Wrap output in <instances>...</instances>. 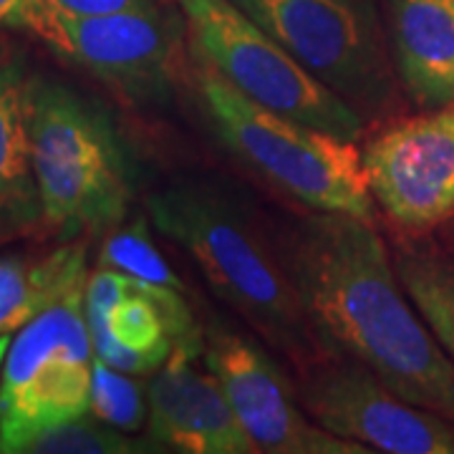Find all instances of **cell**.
Listing matches in <instances>:
<instances>
[{"label": "cell", "mask_w": 454, "mask_h": 454, "mask_svg": "<svg viewBox=\"0 0 454 454\" xmlns=\"http://www.w3.org/2000/svg\"><path fill=\"white\" fill-rule=\"evenodd\" d=\"M41 13V0H0V31H33Z\"/></svg>", "instance_id": "22"}, {"label": "cell", "mask_w": 454, "mask_h": 454, "mask_svg": "<svg viewBox=\"0 0 454 454\" xmlns=\"http://www.w3.org/2000/svg\"><path fill=\"white\" fill-rule=\"evenodd\" d=\"M160 0H41V13L51 16H71V18H89V16H106V13H119V11H131V8H145L154 5Z\"/></svg>", "instance_id": "21"}, {"label": "cell", "mask_w": 454, "mask_h": 454, "mask_svg": "<svg viewBox=\"0 0 454 454\" xmlns=\"http://www.w3.org/2000/svg\"><path fill=\"white\" fill-rule=\"evenodd\" d=\"M149 223L152 220L146 217H137L129 225L116 227L101 245V258H98L101 268H114L137 280L184 291L177 273L169 268L157 243L152 240Z\"/></svg>", "instance_id": "19"}, {"label": "cell", "mask_w": 454, "mask_h": 454, "mask_svg": "<svg viewBox=\"0 0 454 454\" xmlns=\"http://www.w3.org/2000/svg\"><path fill=\"white\" fill-rule=\"evenodd\" d=\"M31 164L41 212L66 235L104 232L129 212L137 169L98 104L53 79L28 82Z\"/></svg>", "instance_id": "3"}, {"label": "cell", "mask_w": 454, "mask_h": 454, "mask_svg": "<svg viewBox=\"0 0 454 454\" xmlns=\"http://www.w3.org/2000/svg\"><path fill=\"white\" fill-rule=\"evenodd\" d=\"M8 346H11V333L0 336V373H3V361H5V354H8Z\"/></svg>", "instance_id": "23"}, {"label": "cell", "mask_w": 454, "mask_h": 454, "mask_svg": "<svg viewBox=\"0 0 454 454\" xmlns=\"http://www.w3.org/2000/svg\"><path fill=\"white\" fill-rule=\"evenodd\" d=\"M31 33L116 94L137 104H160L177 79L187 23L182 11L154 3L89 18L43 13Z\"/></svg>", "instance_id": "8"}, {"label": "cell", "mask_w": 454, "mask_h": 454, "mask_svg": "<svg viewBox=\"0 0 454 454\" xmlns=\"http://www.w3.org/2000/svg\"><path fill=\"white\" fill-rule=\"evenodd\" d=\"M152 225L195 260L217 298L301 369L325 356L286 253L240 200L210 182H175L146 197Z\"/></svg>", "instance_id": "2"}, {"label": "cell", "mask_w": 454, "mask_h": 454, "mask_svg": "<svg viewBox=\"0 0 454 454\" xmlns=\"http://www.w3.org/2000/svg\"><path fill=\"white\" fill-rule=\"evenodd\" d=\"M162 452L152 439L127 437L112 424H98L83 414L79 419L61 422L33 437L23 454H145Z\"/></svg>", "instance_id": "18"}, {"label": "cell", "mask_w": 454, "mask_h": 454, "mask_svg": "<svg viewBox=\"0 0 454 454\" xmlns=\"http://www.w3.org/2000/svg\"><path fill=\"white\" fill-rule=\"evenodd\" d=\"M91 411L98 422H106L134 434L146 424L149 399L146 389L131 379V373L119 372L101 358H94L91 373Z\"/></svg>", "instance_id": "20"}, {"label": "cell", "mask_w": 454, "mask_h": 454, "mask_svg": "<svg viewBox=\"0 0 454 454\" xmlns=\"http://www.w3.org/2000/svg\"><path fill=\"white\" fill-rule=\"evenodd\" d=\"M192 59L240 94L316 129L358 142L366 119L318 82L232 0H177Z\"/></svg>", "instance_id": "5"}, {"label": "cell", "mask_w": 454, "mask_h": 454, "mask_svg": "<svg viewBox=\"0 0 454 454\" xmlns=\"http://www.w3.org/2000/svg\"><path fill=\"white\" fill-rule=\"evenodd\" d=\"M283 253L325 354L354 358L402 399L454 422V361L409 301L372 220L313 212Z\"/></svg>", "instance_id": "1"}, {"label": "cell", "mask_w": 454, "mask_h": 454, "mask_svg": "<svg viewBox=\"0 0 454 454\" xmlns=\"http://www.w3.org/2000/svg\"><path fill=\"white\" fill-rule=\"evenodd\" d=\"M43 220L31 164L28 82L13 59L0 56V232Z\"/></svg>", "instance_id": "15"}, {"label": "cell", "mask_w": 454, "mask_h": 454, "mask_svg": "<svg viewBox=\"0 0 454 454\" xmlns=\"http://www.w3.org/2000/svg\"><path fill=\"white\" fill-rule=\"evenodd\" d=\"M232 3L364 119L391 106V61L376 0Z\"/></svg>", "instance_id": "7"}, {"label": "cell", "mask_w": 454, "mask_h": 454, "mask_svg": "<svg viewBox=\"0 0 454 454\" xmlns=\"http://www.w3.org/2000/svg\"><path fill=\"white\" fill-rule=\"evenodd\" d=\"M373 202L406 230L454 215V101L379 131L364 149Z\"/></svg>", "instance_id": "11"}, {"label": "cell", "mask_w": 454, "mask_h": 454, "mask_svg": "<svg viewBox=\"0 0 454 454\" xmlns=\"http://www.w3.org/2000/svg\"><path fill=\"white\" fill-rule=\"evenodd\" d=\"M394 68L424 112L454 101V0H389Z\"/></svg>", "instance_id": "14"}, {"label": "cell", "mask_w": 454, "mask_h": 454, "mask_svg": "<svg viewBox=\"0 0 454 454\" xmlns=\"http://www.w3.org/2000/svg\"><path fill=\"white\" fill-rule=\"evenodd\" d=\"M205 366L258 452L268 454H366L369 447L336 437L303 409L273 358L258 343L225 325L205 331Z\"/></svg>", "instance_id": "10"}, {"label": "cell", "mask_w": 454, "mask_h": 454, "mask_svg": "<svg viewBox=\"0 0 454 454\" xmlns=\"http://www.w3.org/2000/svg\"><path fill=\"white\" fill-rule=\"evenodd\" d=\"M195 89L217 139L280 192L313 212L373 220V195L356 142L262 106L200 61Z\"/></svg>", "instance_id": "4"}, {"label": "cell", "mask_w": 454, "mask_h": 454, "mask_svg": "<svg viewBox=\"0 0 454 454\" xmlns=\"http://www.w3.org/2000/svg\"><path fill=\"white\" fill-rule=\"evenodd\" d=\"M86 283V247L66 243L46 253L0 255V336L41 316Z\"/></svg>", "instance_id": "16"}, {"label": "cell", "mask_w": 454, "mask_h": 454, "mask_svg": "<svg viewBox=\"0 0 454 454\" xmlns=\"http://www.w3.org/2000/svg\"><path fill=\"white\" fill-rule=\"evenodd\" d=\"M192 351L175 348L146 387V437L162 452L255 454L258 447L243 429L225 391L210 369L197 366Z\"/></svg>", "instance_id": "13"}, {"label": "cell", "mask_w": 454, "mask_h": 454, "mask_svg": "<svg viewBox=\"0 0 454 454\" xmlns=\"http://www.w3.org/2000/svg\"><path fill=\"white\" fill-rule=\"evenodd\" d=\"M86 283L18 328L0 373V452L23 454L43 429L91 411L94 343Z\"/></svg>", "instance_id": "6"}, {"label": "cell", "mask_w": 454, "mask_h": 454, "mask_svg": "<svg viewBox=\"0 0 454 454\" xmlns=\"http://www.w3.org/2000/svg\"><path fill=\"white\" fill-rule=\"evenodd\" d=\"M295 391L313 422L372 452L454 454L452 419L402 399L354 358L325 354Z\"/></svg>", "instance_id": "9"}, {"label": "cell", "mask_w": 454, "mask_h": 454, "mask_svg": "<svg viewBox=\"0 0 454 454\" xmlns=\"http://www.w3.org/2000/svg\"><path fill=\"white\" fill-rule=\"evenodd\" d=\"M394 268L409 301L454 361V262L432 253L399 250Z\"/></svg>", "instance_id": "17"}, {"label": "cell", "mask_w": 454, "mask_h": 454, "mask_svg": "<svg viewBox=\"0 0 454 454\" xmlns=\"http://www.w3.org/2000/svg\"><path fill=\"white\" fill-rule=\"evenodd\" d=\"M94 354L119 372H160L175 348L205 354V331L184 301V291L127 276V288L112 303H86Z\"/></svg>", "instance_id": "12"}]
</instances>
